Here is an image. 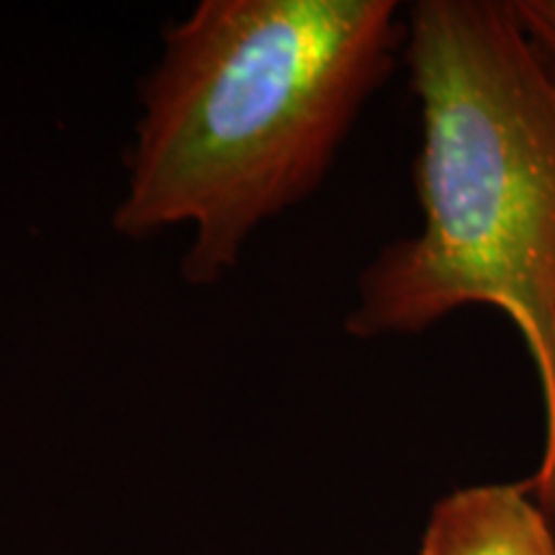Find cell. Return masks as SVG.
Returning <instances> with one entry per match:
<instances>
[{
    "instance_id": "277c9868",
    "label": "cell",
    "mask_w": 555,
    "mask_h": 555,
    "mask_svg": "<svg viewBox=\"0 0 555 555\" xmlns=\"http://www.w3.org/2000/svg\"><path fill=\"white\" fill-rule=\"evenodd\" d=\"M519 24L555 69V0H512Z\"/></svg>"
},
{
    "instance_id": "3957f363",
    "label": "cell",
    "mask_w": 555,
    "mask_h": 555,
    "mask_svg": "<svg viewBox=\"0 0 555 555\" xmlns=\"http://www.w3.org/2000/svg\"><path fill=\"white\" fill-rule=\"evenodd\" d=\"M420 555H555V525L525 483L463 486L433 506Z\"/></svg>"
},
{
    "instance_id": "6da1fadb",
    "label": "cell",
    "mask_w": 555,
    "mask_h": 555,
    "mask_svg": "<svg viewBox=\"0 0 555 555\" xmlns=\"http://www.w3.org/2000/svg\"><path fill=\"white\" fill-rule=\"evenodd\" d=\"M404 39L393 0H201L139 88L116 234L189 229L185 281H224L266 221L324 183Z\"/></svg>"
},
{
    "instance_id": "7a4b0ae2",
    "label": "cell",
    "mask_w": 555,
    "mask_h": 555,
    "mask_svg": "<svg viewBox=\"0 0 555 555\" xmlns=\"http://www.w3.org/2000/svg\"><path fill=\"white\" fill-rule=\"evenodd\" d=\"M404 24L422 229L363 270L345 330L416 335L463 307L502 311L543 401L525 486L555 525V69L502 0H420Z\"/></svg>"
}]
</instances>
